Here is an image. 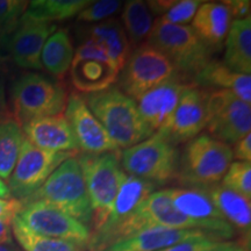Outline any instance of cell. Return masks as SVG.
Masks as SVG:
<instances>
[{
  "instance_id": "cell-6",
  "label": "cell",
  "mask_w": 251,
  "mask_h": 251,
  "mask_svg": "<svg viewBox=\"0 0 251 251\" xmlns=\"http://www.w3.org/2000/svg\"><path fill=\"white\" fill-rule=\"evenodd\" d=\"M147 43L168 57L185 79L192 78L212 61V49L191 26L171 25L157 19Z\"/></svg>"
},
{
  "instance_id": "cell-2",
  "label": "cell",
  "mask_w": 251,
  "mask_h": 251,
  "mask_svg": "<svg viewBox=\"0 0 251 251\" xmlns=\"http://www.w3.org/2000/svg\"><path fill=\"white\" fill-rule=\"evenodd\" d=\"M233 159L230 146L207 134L198 135L180 153L177 181L187 187L207 190L222 180Z\"/></svg>"
},
{
  "instance_id": "cell-1",
  "label": "cell",
  "mask_w": 251,
  "mask_h": 251,
  "mask_svg": "<svg viewBox=\"0 0 251 251\" xmlns=\"http://www.w3.org/2000/svg\"><path fill=\"white\" fill-rule=\"evenodd\" d=\"M81 97L119 149H128L151 136L140 117L137 103L118 86Z\"/></svg>"
},
{
  "instance_id": "cell-44",
  "label": "cell",
  "mask_w": 251,
  "mask_h": 251,
  "mask_svg": "<svg viewBox=\"0 0 251 251\" xmlns=\"http://www.w3.org/2000/svg\"><path fill=\"white\" fill-rule=\"evenodd\" d=\"M0 251H20L12 244H0Z\"/></svg>"
},
{
  "instance_id": "cell-15",
  "label": "cell",
  "mask_w": 251,
  "mask_h": 251,
  "mask_svg": "<svg viewBox=\"0 0 251 251\" xmlns=\"http://www.w3.org/2000/svg\"><path fill=\"white\" fill-rule=\"evenodd\" d=\"M192 83L184 79L166 81L137 100L140 117L150 135L161 134L168 127L184 91Z\"/></svg>"
},
{
  "instance_id": "cell-33",
  "label": "cell",
  "mask_w": 251,
  "mask_h": 251,
  "mask_svg": "<svg viewBox=\"0 0 251 251\" xmlns=\"http://www.w3.org/2000/svg\"><path fill=\"white\" fill-rule=\"evenodd\" d=\"M203 1L201 0H180L175 1V4L166 11L165 14L159 17L162 21L171 25L186 26V24L193 20L194 15Z\"/></svg>"
},
{
  "instance_id": "cell-35",
  "label": "cell",
  "mask_w": 251,
  "mask_h": 251,
  "mask_svg": "<svg viewBox=\"0 0 251 251\" xmlns=\"http://www.w3.org/2000/svg\"><path fill=\"white\" fill-rule=\"evenodd\" d=\"M80 59H96V61L108 63V64H112L113 67L115 68L114 63L112 62L107 51H106L101 46H99L98 43L93 42V41L91 40L84 41V42L78 47L76 51H75L74 59H72V61H80Z\"/></svg>"
},
{
  "instance_id": "cell-7",
  "label": "cell",
  "mask_w": 251,
  "mask_h": 251,
  "mask_svg": "<svg viewBox=\"0 0 251 251\" xmlns=\"http://www.w3.org/2000/svg\"><path fill=\"white\" fill-rule=\"evenodd\" d=\"M179 156L177 147L163 135L153 134L125 149L120 155V163L126 174L157 187L177 180Z\"/></svg>"
},
{
  "instance_id": "cell-11",
  "label": "cell",
  "mask_w": 251,
  "mask_h": 251,
  "mask_svg": "<svg viewBox=\"0 0 251 251\" xmlns=\"http://www.w3.org/2000/svg\"><path fill=\"white\" fill-rule=\"evenodd\" d=\"M17 218L25 227L42 236L74 241L86 247L89 243L91 236L89 227L47 202L23 203Z\"/></svg>"
},
{
  "instance_id": "cell-34",
  "label": "cell",
  "mask_w": 251,
  "mask_h": 251,
  "mask_svg": "<svg viewBox=\"0 0 251 251\" xmlns=\"http://www.w3.org/2000/svg\"><path fill=\"white\" fill-rule=\"evenodd\" d=\"M121 1L115 0H99L91 4L80 11L77 15V21L84 24L101 23L105 19L112 17L121 7Z\"/></svg>"
},
{
  "instance_id": "cell-37",
  "label": "cell",
  "mask_w": 251,
  "mask_h": 251,
  "mask_svg": "<svg viewBox=\"0 0 251 251\" xmlns=\"http://www.w3.org/2000/svg\"><path fill=\"white\" fill-rule=\"evenodd\" d=\"M222 2L227 6L234 20H240V19L250 17L251 2L249 0H228V1Z\"/></svg>"
},
{
  "instance_id": "cell-12",
  "label": "cell",
  "mask_w": 251,
  "mask_h": 251,
  "mask_svg": "<svg viewBox=\"0 0 251 251\" xmlns=\"http://www.w3.org/2000/svg\"><path fill=\"white\" fill-rule=\"evenodd\" d=\"M172 203L181 214L191 219L199 230L215 241L229 240L235 235L234 228L219 212L205 190L193 187L165 188Z\"/></svg>"
},
{
  "instance_id": "cell-43",
  "label": "cell",
  "mask_w": 251,
  "mask_h": 251,
  "mask_svg": "<svg viewBox=\"0 0 251 251\" xmlns=\"http://www.w3.org/2000/svg\"><path fill=\"white\" fill-rule=\"evenodd\" d=\"M0 198H2V199H11L12 198L7 184L1 178H0Z\"/></svg>"
},
{
  "instance_id": "cell-26",
  "label": "cell",
  "mask_w": 251,
  "mask_h": 251,
  "mask_svg": "<svg viewBox=\"0 0 251 251\" xmlns=\"http://www.w3.org/2000/svg\"><path fill=\"white\" fill-rule=\"evenodd\" d=\"M75 50L67 29H56L48 37L41 52V64L50 75L63 79L70 70Z\"/></svg>"
},
{
  "instance_id": "cell-9",
  "label": "cell",
  "mask_w": 251,
  "mask_h": 251,
  "mask_svg": "<svg viewBox=\"0 0 251 251\" xmlns=\"http://www.w3.org/2000/svg\"><path fill=\"white\" fill-rule=\"evenodd\" d=\"M78 153L40 149L25 137L17 164L7 181L12 198L23 202L46 183L63 162Z\"/></svg>"
},
{
  "instance_id": "cell-22",
  "label": "cell",
  "mask_w": 251,
  "mask_h": 251,
  "mask_svg": "<svg viewBox=\"0 0 251 251\" xmlns=\"http://www.w3.org/2000/svg\"><path fill=\"white\" fill-rule=\"evenodd\" d=\"M196 34L209 48H220L227 36L231 15L224 2H202L193 18Z\"/></svg>"
},
{
  "instance_id": "cell-36",
  "label": "cell",
  "mask_w": 251,
  "mask_h": 251,
  "mask_svg": "<svg viewBox=\"0 0 251 251\" xmlns=\"http://www.w3.org/2000/svg\"><path fill=\"white\" fill-rule=\"evenodd\" d=\"M219 241H215L214 238L206 235V236L191 238V240L184 241V242L177 243L175 246L158 251H209Z\"/></svg>"
},
{
  "instance_id": "cell-5",
  "label": "cell",
  "mask_w": 251,
  "mask_h": 251,
  "mask_svg": "<svg viewBox=\"0 0 251 251\" xmlns=\"http://www.w3.org/2000/svg\"><path fill=\"white\" fill-rule=\"evenodd\" d=\"M76 157L83 172L92 208L93 231H97L108 218L124 178L125 171L120 163V153L119 151L100 155L80 153Z\"/></svg>"
},
{
  "instance_id": "cell-31",
  "label": "cell",
  "mask_w": 251,
  "mask_h": 251,
  "mask_svg": "<svg viewBox=\"0 0 251 251\" xmlns=\"http://www.w3.org/2000/svg\"><path fill=\"white\" fill-rule=\"evenodd\" d=\"M222 186L234 191L241 196L251 198V163L233 162L229 165L225 177L222 178Z\"/></svg>"
},
{
  "instance_id": "cell-32",
  "label": "cell",
  "mask_w": 251,
  "mask_h": 251,
  "mask_svg": "<svg viewBox=\"0 0 251 251\" xmlns=\"http://www.w3.org/2000/svg\"><path fill=\"white\" fill-rule=\"evenodd\" d=\"M28 2L21 0H0V41L7 39L17 30Z\"/></svg>"
},
{
  "instance_id": "cell-38",
  "label": "cell",
  "mask_w": 251,
  "mask_h": 251,
  "mask_svg": "<svg viewBox=\"0 0 251 251\" xmlns=\"http://www.w3.org/2000/svg\"><path fill=\"white\" fill-rule=\"evenodd\" d=\"M23 208V202L17 199H2L0 198V220H13L20 209Z\"/></svg>"
},
{
  "instance_id": "cell-13",
  "label": "cell",
  "mask_w": 251,
  "mask_h": 251,
  "mask_svg": "<svg viewBox=\"0 0 251 251\" xmlns=\"http://www.w3.org/2000/svg\"><path fill=\"white\" fill-rule=\"evenodd\" d=\"M209 91L192 84L184 91L176 111L161 135L177 147L187 143L205 129Z\"/></svg>"
},
{
  "instance_id": "cell-17",
  "label": "cell",
  "mask_w": 251,
  "mask_h": 251,
  "mask_svg": "<svg viewBox=\"0 0 251 251\" xmlns=\"http://www.w3.org/2000/svg\"><path fill=\"white\" fill-rule=\"evenodd\" d=\"M25 137L48 151H79L78 143L64 115L35 119L23 126Z\"/></svg>"
},
{
  "instance_id": "cell-24",
  "label": "cell",
  "mask_w": 251,
  "mask_h": 251,
  "mask_svg": "<svg viewBox=\"0 0 251 251\" xmlns=\"http://www.w3.org/2000/svg\"><path fill=\"white\" fill-rule=\"evenodd\" d=\"M86 35L87 40L98 43L107 51L117 70L120 72L133 50L120 21L109 19L93 25L87 28Z\"/></svg>"
},
{
  "instance_id": "cell-39",
  "label": "cell",
  "mask_w": 251,
  "mask_h": 251,
  "mask_svg": "<svg viewBox=\"0 0 251 251\" xmlns=\"http://www.w3.org/2000/svg\"><path fill=\"white\" fill-rule=\"evenodd\" d=\"M233 150V158L238 159L240 162L251 161V133L244 136L243 139L235 143Z\"/></svg>"
},
{
  "instance_id": "cell-16",
  "label": "cell",
  "mask_w": 251,
  "mask_h": 251,
  "mask_svg": "<svg viewBox=\"0 0 251 251\" xmlns=\"http://www.w3.org/2000/svg\"><path fill=\"white\" fill-rule=\"evenodd\" d=\"M57 29L55 24L25 20L9 36L8 50L13 62L21 69L41 70V52L46 41Z\"/></svg>"
},
{
  "instance_id": "cell-14",
  "label": "cell",
  "mask_w": 251,
  "mask_h": 251,
  "mask_svg": "<svg viewBox=\"0 0 251 251\" xmlns=\"http://www.w3.org/2000/svg\"><path fill=\"white\" fill-rule=\"evenodd\" d=\"M64 117L70 125L78 148L83 153L100 155L119 151L117 144L113 142L79 94L72 93L69 97Z\"/></svg>"
},
{
  "instance_id": "cell-20",
  "label": "cell",
  "mask_w": 251,
  "mask_h": 251,
  "mask_svg": "<svg viewBox=\"0 0 251 251\" xmlns=\"http://www.w3.org/2000/svg\"><path fill=\"white\" fill-rule=\"evenodd\" d=\"M205 191L228 224L234 228V230L236 229L242 235L241 243L249 248L251 233L250 199L219 184Z\"/></svg>"
},
{
  "instance_id": "cell-3",
  "label": "cell",
  "mask_w": 251,
  "mask_h": 251,
  "mask_svg": "<svg viewBox=\"0 0 251 251\" xmlns=\"http://www.w3.org/2000/svg\"><path fill=\"white\" fill-rule=\"evenodd\" d=\"M30 201L49 203L86 227L92 224V208L76 156L63 162L46 183L23 203Z\"/></svg>"
},
{
  "instance_id": "cell-42",
  "label": "cell",
  "mask_w": 251,
  "mask_h": 251,
  "mask_svg": "<svg viewBox=\"0 0 251 251\" xmlns=\"http://www.w3.org/2000/svg\"><path fill=\"white\" fill-rule=\"evenodd\" d=\"M209 251H249L241 242H218Z\"/></svg>"
},
{
  "instance_id": "cell-30",
  "label": "cell",
  "mask_w": 251,
  "mask_h": 251,
  "mask_svg": "<svg viewBox=\"0 0 251 251\" xmlns=\"http://www.w3.org/2000/svg\"><path fill=\"white\" fill-rule=\"evenodd\" d=\"M12 234L24 251H86L87 249L85 244L33 233L19 221L17 216L12 220Z\"/></svg>"
},
{
  "instance_id": "cell-8",
  "label": "cell",
  "mask_w": 251,
  "mask_h": 251,
  "mask_svg": "<svg viewBox=\"0 0 251 251\" xmlns=\"http://www.w3.org/2000/svg\"><path fill=\"white\" fill-rule=\"evenodd\" d=\"M118 78L119 89L134 100L166 81L186 80L166 56L147 42L131 50Z\"/></svg>"
},
{
  "instance_id": "cell-40",
  "label": "cell",
  "mask_w": 251,
  "mask_h": 251,
  "mask_svg": "<svg viewBox=\"0 0 251 251\" xmlns=\"http://www.w3.org/2000/svg\"><path fill=\"white\" fill-rule=\"evenodd\" d=\"M6 79L4 71L0 70V122L12 118L11 109L8 107L7 98H6Z\"/></svg>"
},
{
  "instance_id": "cell-4",
  "label": "cell",
  "mask_w": 251,
  "mask_h": 251,
  "mask_svg": "<svg viewBox=\"0 0 251 251\" xmlns=\"http://www.w3.org/2000/svg\"><path fill=\"white\" fill-rule=\"evenodd\" d=\"M67 101L64 86L37 72L24 74L11 89L12 118L21 127L35 119L62 114Z\"/></svg>"
},
{
  "instance_id": "cell-19",
  "label": "cell",
  "mask_w": 251,
  "mask_h": 251,
  "mask_svg": "<svg viewBox=\"0 0 251 251\" xmlns=\"http://www.w3.org/2000/svg\"><path fill=\"white\" fill-rule=\"evenodd\" d=\"M155 185L127 175L125 172L120 188H119V192L115 197L114 202H113L108 218L106 219L105 224L99 230L93 231L91 234L90 238L102 236V235L113 230L115 227H118L128 216L133 214V212L143 202V200L149 194L155 192Z\"/></svg>"
},
{
  "instance_id": "cell-28",
  "label": "cell",
  "mask_w": 251,
  "mask_h": 251,
  "mask_svg": "<svg viewBox=\"0 0 251 251\" xmlns=\"http://www.w3.org/2000/svg\"><path fill=\"white\" fill-rule=\"evenodd\" d=\"M122 27L129 41L131 49L137 48L148 41L155 25L153 14L147 2L131 0L126 2L121 14Z\"/></svg>"
},
{
  "instance_id": "cell-18",
  "label": "cell",
  "mask_w": 251,
  "mask_h": 251,
  "mask_svg": "<svg viewBox=\"0 0 251 251\" xmlns=\"http://www.w3.org/2000/svg\"><path fill=\"white\" fill-rule=\"evenodd\" d=\"M206 235V233L198 229L152 227L137 231L102 251H158L191 238Z\"/></svg>"
},
{
  "instance_id": "cell-41",
  "label": "cell",
  "mask_w": 251,
  "mask_h": 251,
  "mask_svg": "<svg viewBox=\"0 0 251 251\" xmlns=\"http://www.w3.org/2000/svg\"><path fill=\"white\" fill-rule=\"evenodd\" d=\"M12 243V220H0V244Z\"/></svg>"
},
{
  "instance_id": "cell-21",
  "label": "cell",
  "mask_w": 251,
  "mask_h": 251,
  "mask_svg": "<svg viewBox=\"0 0 251 251\" xmlns=\"http://www.w3.org/2000/svg\"><path fill=\"white\" fill-rule=\"evenodd\" d=\"M192 84L202 89L230 91L244 102H251V76L237 74L222 62L212 61L192 78Z\"/></svg>"
},
{
  "instance_id": "cell-23",
  "label": "cell",
  "mask_w": 251,
  "mask_h": 251,
  "mask_svg": "<svg viewBox=\"0 0 251 251\" xmlns=\"http://www.w3.org/2000/svg\"><path fill=\"white\" fill-rule=\"evenodd\" d=\"M119 71L108 63L96 59L72 61L70 77L72 86L85 94L98 93L114 85Z\"/></svg>"
},
{
  "instance_id": "cell-27",
  "label": "cell",
  "mask_w": 251,
  "mask_h": 251,
  "mask_svg": "<svg viewBox=\"0 0 251 251\" xmlns=\"http://www.w3.org/2000/svg\"><path fill=\"white\" fill-rule=\"evenodd\" d=\"M92 1L87 0H35L28 2L25 20L54 24L76 17Z\"/></svg>"
},
{
  "instance_id": "cell-25",
  "label": "cell",
  "mask_w": 251,
  "mask_h": 251,
  "mask_svg": "<svg viewBox=\"0 0 251 251\" xmlns=\"http://www.w3.org/2000/svg\"><path fill=\"white\" fill-rule=\"evenodd\" d=\"M224 64L237 74H251V17L233 20L226 36Z\"/></svg>"
},
{
  "instance_id": "cell-10",
  "label": "cell",
  "mask_w": 251,
  "mask_h": 251,
  "mask_svg": "<svg viewBox=\"0 0 251 251\" xmlns=\"http://www.w3.org/2000/svg\"><path fill=\"white\" fill-rule=\"evenodd\" d=\"M205 129L220 142L235 144L250 134V103L237 98L230 91H209Z\"/></svg>"
},
{
  "instance_id": "cell-29",
  "label": "cell",
  "mask_w": 251,
  "mask_h": 251,
  "mask_svg": "<svg viewBox=\"0 0 251 251\" xmlns=\"http://www.w3.org/2000/svg\"><path fill=\"white\" fill-rule=\"evenodd\" d=\"M24 140L23 127L13 118L0 122V178L6 184L17 164Z\"/></svg>"
}]
</instances>
